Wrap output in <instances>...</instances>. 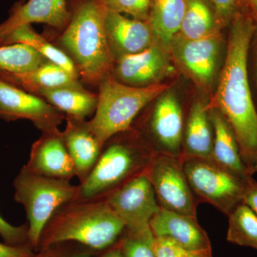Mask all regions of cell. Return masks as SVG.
<instances>
[{"instance_id": "cell-1", "label": "cell", "mask_w": 257, "mask_h": 257, "mask_svg": "<svg viewBox=\"0 0 257 257\" xmlns=\"http://www.w3.org/2000/svg\"><path fill=\"white\" fill-rule=\"evenodd\" d=\"M224 64L217 88L207 104L220 111L234 132L240 157L248 175L257 173V110L248 71L255 20L243 8L229 24Z\"/></svg>"}, {"instance_id": "cell-2", "label": "cell", "mask_w": 257, "mask_h": 257, "mask_svg": "<svg viewBox=\"0 0 257 257\" xmlns=\"http://www.w3.org/2000/svg\"><path fill=\"white\" fill-rule=\"evenodd\" d=\"M124 229V221L104 198L77 199L54 213L42 231L38 250L74 241L99 252L117 242Z\"/></svg>"}, {"instance_id": "cell-3", "label": "cell", "mask_w": 257, "mask_h": 257, "mask_svg": "<svg viewBox=\"0 0 257 257\" xmlns=\"http://www.w3.org/2000/svg\"><path fill=\"white\" fill-rule=\"evenodd\" d=\"M107 12L103 0H83L60 39L79 75L92 84H99L114 63L106 34Z\"/></svg>"}, {"instance_id": "cell-4", "label": "cell", "mask_w": 257, "mask_h": 257, "mask_svg": "<svg viewBox=\"0 0 257 257\" xmlns=\"http://www.w3.org/2000/svg\"><path fill=\"white\" fill-rule=\"evenodd\" d=\"M99 85L95 114L87 123L104 147L115 135L131 130L132 123L142 109L168 91L172 84L161 82L133 87L119 82L109 73Z\"/></svg>"}, {"instance_id": "cell-5", "label": "cell", "mask_w": 257, "mask_h": 257, "mask_svg": "<svg viewBox=\"0 0 257 257\" xmlns=\"http://www.w3.org/2000/svg\"><path fill=\"white\" fill-rule=\"evenodd\" d=\"M14 187L15 201L25 208L28 221L27 244L37 251L42 231L54 213L64 204L79 199V185L34 173L23 166Z\"/></svg>"}, {"instance_id": "cell-6", "label": "cell", "mask_w": 257, "mask_h": 257, "mask_svg": "<svg viewBox=\"0 0 257 257\" xmlns=\"http://www.w3.org/2000/svg\"><path fill=\"white\" fill-rule=\"evenodd\" d=\"M138 140L115 141L101 150L94 168L79 184V199L104 198L130 179L143 174L155 155Z\"/></svg>"}, {"instance_id": "cell-7", "label": "cell", "mask_w": 257, "mask_h": 257, "mask_svg": "<svg viewBox=\"0 0 257 257\" xmlns=\"http://www.w3.org/2000/svg\"><path fill=\"white\" fill-rule=\"evenodd\" d=\"M186 177L199 202H207L229 216L243 203L248 180L228 173L211 163L199 158L182 160Z\"/></svg>"}, {"instance_id": "cell-8", "label": "cell", "mask_w": 257, "mask_h": 257, "mask_svg": "<svg viewBox=\"0 0 257 257\" xmlns=\"http://www.w3.org/2000/svg\"><path fill=\"white\" fill-rule=\"evenodd\" d=\"M145 172L160 207L197 217L200 202L189 186L180 157L155 153Z\"/></svg>"}, {"instance_id": "cell-9", "label": "cell", "mask_w": 257, "mask_h": 257, "mask_svg": "<svg viewBox=\"0 0 257 257\" xmlns=\"http://www.w3.org/2000/svg\"><path fill=\"white\" fill-rule=\"evenodd\" d=\"M223 40L222 34L199 40H187L177 34L171 42L176 67L203 92H210L215 82Z\"/></svg>"}, {"instance_id": "cell-10", "label": "cell", "mask_w": 257, "mask_h": 257, "mask_svg": "<svg viewBox=\"0 0 257 257\" xmlns=\"http://www.w3.org/2000/svg\"><path fill=\"white\" fill-rule=\"evenodd\" d=\"M104 199L124 221L125 230L132 232L151 229L150 221L160 209L155 190L145 172L130 179Z\"/></svg>"}, {"instance_id": "cell-11", "label": "cell", "mask_w": 257, "mask_h": 257, "mask_svg": "<svg viewBox=\"0 0 257 257\" xmlns=\"http://www.w3.org/2000/svg\"><path fill=\"white\" fill-rule=\"evenodd\" d=\"M169 51L156 42L140 53L124 56L115 60L113 77L133 87H147L162 82L175 70Z\"/></svg>"}, {"instance_id": "cell-12", "label": "cell", "mask_w": 257, "mask_h": 257, "mask_svg": "<svg viewBox=\"0 0 257 257\" xmlns=\"http://www.w3.org/2000/svg\"><path fill=\"white\" fill-rule=\"evenodd\" d=\"M0 118L30 120L45 133L58 128L64 115L45 99L0 79Z\"/></svg>"}, {"instance_id": "cell-13", "label": "cell", "mask_w": 257, "mask_h": 257, "mask_svg": "<svg viewBox=\"0 0 257 257\" xmlns=\"http://www.w3.org/2000/svg\"><path fill=\"white\" fill-rule=\"evenodd\" d=\"M184 116L175 93L167 91L157 99L150 121V131L155 144L154 151L181 157Z\"/></svg>"}, {"instance_id": "cell-14", "label": "cell", "mask_w": 257, "mask_h": 257, "mask_svg": "<svg viewBox=\"0 0 257 257\" xmlns=\"http://www.w3.org/2000/svg\"><path fill=\"white\" fill-rule=\"evenodd\" d=\"M25 166L34 173L51 178L71 180L76 177L73 162L58 128L45 132L32 145Z\"/></svg>"}, {"instance_id": "cell-15", "label": "cell", "mask_w": 257, "mask_h": 257, "mask_svg": "<svg viewBox=\"0 0 257 257\" xmlns=\"http://www.w3.org/2000/svg\"><path fill=\"white\" fill-rule=\"evenodd\" d=\"M105 30L114 60L124 56L140 53L155 42L149 21L128 19L109 10L106 15Z\"/></svg>"}, {"instance_id": "cell-16", "label": "cell", "mask_w": 257, "mask_h": 257, "mask_svg": "<svg viewBox=\"0 0 257 257\" xmlns=\"http://www.w3.org/2000/svg\"><path fill=\"white\" fill-rule=\"evenodd\" d=\"M155 237H168L191 251H211L209 236L197 217L160 207L150 222Z\"/></svg>"}, {"instance_id": "cell-17", "label": "cell", "mask_w": 257, "mask_h": 257, "mask_svg": "<svg viewBox=\"0 0 257 257\" xmlns=\"http://www.w3.org/2000/svg\"><path fill=\"white\" fill-rule=\"evenodd\" d=\"M71 17L65 0H28L27 3H18L12 10L9 18L0 24V45L19 27L44 23L62 30L67 28Z\"/></svg>"}, {"instance_id": "cell-18", "label": "cell", "mask_w": 257, "mask_h": 257, "mask_svg": "<svg viewBox=\"0 0 257 257\" xmlns=\"http://www.w3.org/2000/svg\"><path fill=\"white\" fill-rule=\"evenodd\" d=\"M62 134L74 163L76 177L82 183L94 168L103 147L89 130L85 120L67 116V125Z\"/></svg>"}, {"instance_id": "cell-19", "label": "cell", "mask_w": 257, "mask_h": 257, "mask_svg": "<svg viewBox=\"0 0 257 257\" xmlns=\"http://www.w3.org/2000/svg\"><path fill=\"white\" fill-rule=\"evenodd\" d=\"M209 118L214 131V141L210 161L228 173L248 180L253 177L246 172L241 157L234 132L222 114L216 109H209Z\"/></svg>"}, {"instance_id": "cell-20", "label": "cell", "mask_w": 257, "mask_h": 257, "mask_svg": "<svg viewBox=\"0 0 257 257\" xmlns=\"http://www.w3.org/2000/svg\"><path fill=\"white\" fill-rule=\"evenodd\" d=\"M214 131L207 104H192L184 124L181 160L199 158L209 160L212 150Z\"/></svg>"}, {"instance_id": "cell-21", "label": "cell", "mask_w": 257, "mask_h": 257, "mask_svg": "<svg viewBox=\"0 0 257 257\" xmlns=\"http://www.w3.org/2000/svg\"><path fill=\"white\" fill-rule=\"evenodd\" d=\"M78 77L50 61L26 73H10L0 70L1 80L33 94L41 89L82 87Z\"/></svg>"}, {"instance_id": "cell-22", "label": "cell", "mask_w": 257, "mask_h": 257, "mask_svg": "<svg viewBox=\"0 0 257 257\" xmlns=\"http://www.w3.org/2000/svg\"><path fill=\"white\" fill-rule=\"evenodd\" d=\"M35 94L42 96L49 104L69 117L78 120H85L93 114L97 104V96L83 87L41 89Z\"/></svg>"}, {"instance_id": "cell-23", "label": "cell", "mask_w": 257, "mask_h": 257, "mask_svg": "<svg viewBox=\"0 0 257 257\" xmlns=\"http://www.w3.org/2000/svg\"><path fill=\"white\" fill-rule=\"evenodd\" d=\"M185 7L186 0H152L149 23L155 41L170 52L172 39L180 29Z\"/></svg>"}, {"instance_id": "cell-24", "label": "cell", "mask_w": 257, "mask_h": 257, "mask_svg": "<svg viewBox=\"0 0 257 257\" xmlns=\"http://www.w3.org/2000/svg\"><path fill=\"white\" fill-rule=\"evenodd\" d=\"M222 30L207 0H186L179 35L187 40H199L222 34Z\"/></svg>"}, {"instance_id": "cell-25", "label": "cell", "mask_w": 257, "mask_h": 257, "mask_svg": "<svg viewBox=\"0 0 257 257\" xmlns=\"http://www.w3.org/2000/svg\"><path fill=\"white\" fill-rule=\"evenodd\" d=\"M16 43L25 44L32 47L47 60L60 66L71 73L79 76L77 67L69 55L37 33L32 28V25L28 24L15 29L5 39L1 45Z\"/></svg>"}, {"instance_id": "cell-26", "label": "cell", "mask_w": 257, "mask_h": 257, "mask_svg": "<svg viewBox=\"0 0 257 257\" xmlns=\"http://www.w3.org/2000/svg\"><path fill=\"white\" fill-rule=\"evenodd\" d=\"M48 62L38 52L25 44L0 46V70L10 73L31 72Z\"/></svg>"}, {"instance_id": "cell-27", "label": "cell", "mask_w": 257, "mask_h": 257, "mask_svg": "<svg viewBox=\"0 0 257 257\" xmlns=\"http://www.w3.org/2000/svg\"><path fill=\"white\" fill-rule=\"evenodd\" d=\"M228 217L227 241L257 250V216L255 213L242 203Z\"/></svg>"}, {"instance_id": "cell-28", "label": "cell", "mask_w": 257, "mask_h": 257, "mask_svg": "<svg viewBox=\"0 0 257 257\" xmlns=\"http://www.w3.org/2000/svg\"><path fill=\"white\" fill-rule=\"evenodd\" d=\"M155 242V236L151 229L140 232L124 229L117 241L124 257H157Z\"/></svg>"}, {"instance_id": "cell-29", "label": "cell", "mask_w": 257, "mask_h": 257, "mask_svg": "<svg viewBox=\"0 0 257 257\" xmlns=\"http://www.w3.org/2000/svg\"><path fill=\"white\" fill-rule=\"evenodd\" d=\"M98 252L81 243L65 241L40 248L30 257H94Z\"/></svg>"}, {"instance_id": "cell-30", "label": "cell", "mask_w": 257, "mask_h": 257, "mask_svg": "<svg viewBox=\"0 0 257 257\" xmlns=\"http://www.w3.org/2000/svg\"><path fill=\"white\" fill-rule=\"evenodd\" d=\"M109 11L127 14L135 20L149 21L152 0H103Z\"/></svg>"}, {"instance_id": "cell-31", "label": "cell", "mask_w": 257, "mask_h": 257, "mask_svg": "<svg viewBox=\"0 0 257 257\" xmlns=\"http://www.w3.org/2000/svg\"><path fill=\"white\" fill-rule=\"evenodd\" d=\"M157 257H212L211 251H191L168 237H155Z\"/></svg>"}, {"instance_id": "cell-32", "label": "cell", "mask_w": 257, "mask_h": 257, "mask_svg": "<svg viewBox=\"0 0 257 257\" xmlns=\"http://www.w3.org/2000/svg\"><path fill=\"white\" fill-rule=\"evenodd\" d=\"M215 13L222 29L228 28L236 13L241 10L242 0H207Z\"/></svg>"}, {"instance_id": "cell-33", "label": "cell", "mask_w": 257, "mask_h": 257, "mask_svg": "<svg viewBox=\"0 0 257 257\" xmlns=\"http://www.w3.org/2000/svg\"><path fill=\"white\" fill-rule=\"evenodd\" d=\"M0 236L8 244L20 246L28 242V225L15 226L0 215Z\"/></svg>"}, {"instance_id": "cell-34", "label": "cell", "mask_w": 257, "mask_h": 257, "mask_svg": "<svg viewBox=\"0 0 257 257\" xmlns=\"http://www.w3.org/2000/svg\"><path fill=\"white\" fill-rule=\"evenodd\" d=\"M248 71L251 87L257 94V20L248 50Z\"/></svg>"}, {"instance_id": "cell-35", "label": "cell", "mask_w": 257, "mask_h": 257, "mask_svg": "<svg viewBox=\"0 0 257 257\" xmlns=\"http://www.w3.org/2000/svg\"><path fill=\"white\" fill-rule=\"evenodd\" d=\"M34 252L28 244L13 246L0 243V257H30Z\"/></svg>"}, {"instance_id": "cell-36", "label": "cell", "mask_w": 257, "mask_h": 257, "mask_svg": "<svg viewBox=\"0 0 257 257\" xmlns=\"http://www.w3.org/2000/svg\"><path fill=\"white\" fill-rule=\"evenodd\" d=\"M243 204L248 206L257 216V182L252 177L248 180L247 187L243 195Z\"/></svg>"}, {"instance_id": "cell-37", "label": "cell", "mask_w": 257, "mask_h": 257, "mask_svg": "<svg viewBox=\"0 0 257 257\" xmlns=\"http://www.w3.org/2000/svg\"><path fill=\"white\" fill-rule=\"evenodd\" d=\"M95 257H124L117 242L111 247L96 253Z\"/></svg>"}, {"instance_id": "cell-38", "label": "cell", "mask_w": 257, "mask_h": 257, "mask_svg": "<svg viewBox=\"0 0 257 257\" xmlns=\"http://www.w3.org/2000/svg\"><path fill=\"white\" fill-rule=\"evenodd\" d=\"M241 8H244L251 15L255 21L257 20V0H245Z\"/></svg>"}, {"instance_id": "cell-39", "label": "cell", "mask_w": 257, "mask_h": 257, "mask_svg": "<svg viewBox=\"0 0 257 257\" xmlns=\"http://www.w3.org/2000/svg\"><path fill=\"white\" fill-rule=\"evenodd\" d=\"M26 1H28V0H21V1L20 2V3H26Z\"/></svg>"}, {"instance_id": "cell-40", "label": "cell", "mask_w": 257, "mask_h": 257, "mask_svg": "<svg viewBox=\"0 0 257 257\" xmlns=\"http://www.w3.org/2000/svg\"><path fill=\"white\" fill-rule=\"evenodd\" d=\"M244 1H245V0H242V3H243V2H244Z\"/></svg>"}]
</instances>
